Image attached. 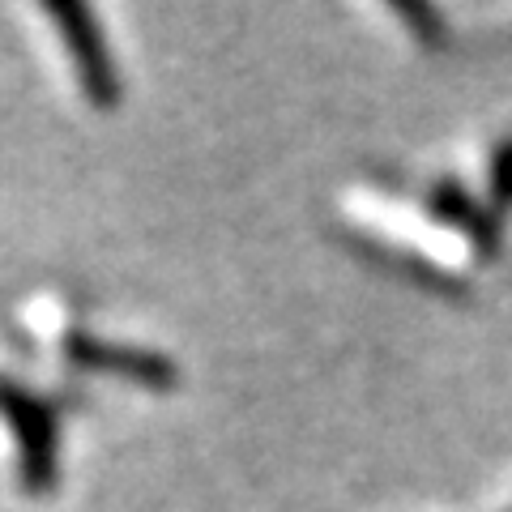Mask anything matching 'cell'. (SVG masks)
Returning <instances> with one entry per match:
<instances>
[{
  "instance_id": "3",
  "label": "cell",
  "mask_w": 512,
  "mask_h": 512,
  "mask_svg": "<svg viewBox=\"0 0 512 512\" xmlns=\"http://www.w3.org/2000/svg\"><path fill=\"white\" fill-rule=\"evenodd\" d=\"M39 18L52 26V56L60 60V73L69 77L77 99L90 107H111L116 99V64L107 56V43H99V30H90L86 9H39Z\"/></svg>"
},
{
  "instance_id": "1",
  "label": "cell",
  "mask_w": 512,
  "mask_h": 512,
  "mask_svg": "<svg viewBox=\"0 0 512 512\" xmlns=\"http://www.w3.org/2000/svg\"><path fill=\"white\" fill-rule=\"evenodd\" d=\"M0 444L5 466L26 495H39L56 483V444L60 414L39 384L13 372H0Z\"/></svg>"
},
{
  "instance_id": "2",
  "label": "cell",
  "mask_w": 512,
  "mask_h": 512,
  "mask_svg": "<svg viewBox=\"0 0 512 512\" xmlns=\"http://www.w3.org/2000/svg\"><path fill=\"white\" fill-rule=\"evenodd\" d=\"M26 333L30 338H39L47 350H52L56 359L64 363H94L111 372L116 380L124 384H154V389H167L175 380V367L154 355V350H133V346H116L111 338H94L86 333L77 320L60 308V303H26Z\"/></svg>"
}]
</instances>
